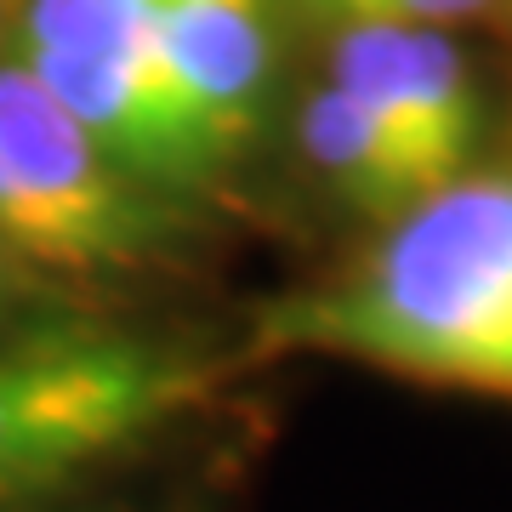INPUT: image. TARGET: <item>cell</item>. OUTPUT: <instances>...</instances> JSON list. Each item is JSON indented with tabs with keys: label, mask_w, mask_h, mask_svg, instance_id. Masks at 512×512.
<instances>
[{
	"label": "cell",
	"mask_w": 512,
	"mask_h": 512,
	"mask_svg": "<svg viewBox=\"0 0 512 512\" xmlns=\"http://www.w3.org/2000/svg\"><path fill=\"white\" fill-rule=\"evenodd\" d=\"M296 137H302V154L319 171V183L336 200H348L353 211H365V217L387 222L399 217L404 205H416L421 194L444 188V177L404 143L399 131H387L359 97H348L330 80L308 92Z\"/></svg>",
	"instance_id": "7"
},
{
	"label": "cell",
	"mask_w": 512,
	"mask_h": 512,
	"mask_svg": "<svg viewBox=\"0 0 512 512\" xmlns=\"http://www.w3.org/2000/svg\"><path fill=\"white\" fill-rule=\"evenodd\" d=\"M319 12H336L342 23H456L484 12L490 0H313Z\"/></svg>",
	"instance_id": "8"
},
{
	"label": "cell",
	"mask_w": 512,
	"mask_h": 512,
	"mask_svg": "<svg viewBox=\"0 0 512 512\" xmlns=\"http://www.w3.org/2000/svg\"><path fill=\"white\" fill-rule=\"evenodd\" d=\"M188 234L194 205L114 160L18 57H0V239L29 268L143 274Z\"/></svg>",
	"instance_id": "3"
},
{
	"label": "cell",
	"mask_w": 512,
	"mask_h": 512,
	"mask_svg": "<svg viewBox=\"0 0 512 512\" xmlns=\"http://www.w3.org/2000/svg\"><path fill=\"white\" fill-rule=\"evenodd\" d=\"M285 353L512 404V171H461L330 279L274 296L245 359Z\"/></svg>",
	"instance_id": "1"
},
{
	"label": "cell",
	"mask_w": 512,
	"mask_h": 512,
	"mask_svg": "<svg viewBox=\"0 0 512 512\" xmlns=\"http://www.w3.org/2000/svg\"><path fill=\"white\" fill-rule=\"evenodd\" d=\"M6 512H143V507H131L120 495H103V478H97V484L40 495V501H23V507H6Z\"/></svg>",
	"instance_id": "9"
},
{
	"label": "cell",
	"mask_w": 512,
	"mask_h": 512,
	"mask_svg": "<svg viewBox=\"0 0 512 512\" xmlns=\"http://www.w3.org/2000/svg\"><path fill=\"white\" fill-rule=\"evenodd\" d=\"M12 57L154 188L188 205L222 188L165 69L160 0H23Z\"/></svg>",
	"instance_id": "4"
},
{
	"label": "cell",
	"mask_w": 512,
	"mask_h": 512,
	"mask_svg": "<svg viewBox=\"0 0 512 512\" xmlns=\"http://www.w3.org/2000/svg\"><path fill=\"white\" fill-rule=\"evenodd\" d=\"M29 262H23L6 239H0V325H12V319H23V296H29Z\"/></svg>",
	"instance_id": "10"
},
{
	"label": "cell",
	"mask_w": 512,
	"mask_h": 512,
	"mask_svg": "<svg viewBox=\"0 0 512 512\" xmlns=\"http://www.w3.org/2000/svg\"><path fill=\"white\" fill-rule=\"evenodd\" d=\"M160 46L188 120L228 177L268 120L274 40L262 0H160Z\"/></svg>",
	"instance_id": "6"
},
{
	"label": "cell",
	"mask_w": 512,
	"mask_h": 512,
	"mask_svg": "<svg viewBox=\"0 0 512 512\" xmlns=\"http://www.w3.org/2000/svg\"><path fill=\"white\" fill-rule=\"evenodd\" d=\"M6 18H12V0H0V35H6Z\"/></svg>",
	"instance_id": "11"
},
{
	"label": "cell",
	"mask_w": 512,
	"mask_h": 512,
	"mask_svg": "<svg viewBox=\"0 0 512 512\" xmlns=\"http://www.w3.org/2000/svg\"><path fill=\"white\" fill-rule=\"evenodd\" d=\"M325 80L399 131L444 183L467 171L484 103L461 52L433 23H342Z\"/></svg>",
	"instance_id": "5"
},
{
	"label": "cell",
	"mask_w": 512,
	"mask_h": 512,
	"mask_svg": "<svg viewBox=\"0 0 512 512\" xmlns=\"http://www.w3.org/2000/svg\"><path fill=\"white\" fill-rule=\"evenodd\" d=\"M239 365L245 353L92 313L0 325V512L131 467Z\"/></svg>",
	"instance_id": "2"
}]
</instances>
